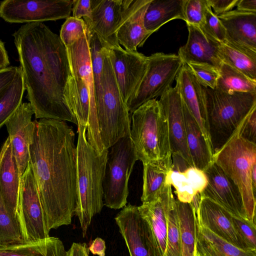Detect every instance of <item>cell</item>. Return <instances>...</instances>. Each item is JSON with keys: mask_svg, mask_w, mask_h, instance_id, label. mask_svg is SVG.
Instances as JSON below:
<instances>
[{"mask_svg": "<svg viewBox=\"0 0 256 256\" xmlns=\"http://www.w3.org/2000/svg\"><path fill=\"white\" fill-rule=\"evenodd\" d=\"M180 232L176 199L172 202L168 214L166 256H180Z\"/></svg>", "mask_w": 256, "mask_h": 256, "instance_id": "obj_39", "label": "cell"}, {"mask_svg": "<svg viewBox=\"0 0 256 256\" xmlns=\"http://www.w3.org/2000/svg\"><path fill=\"white\" fill-rule=\"evenodd\" d=\"M143 164V186L141 196L142 203L153 201L160 196L169 183L168 174L172 164L158 162Z\"/></svg>", "mask_w": 256, "mask_h": 256, "instance_id": "obj_34", "label": "cell"}, {"mask_svg": "<svg viewBox=\"0 0 256 256\" xmlns=\"http://www.w3.org/2000/svg\"><path fill=\"white\" fill-rule=\"evenodd\" d=\"M207 124L214 152L230 138L256 107V93L228 94L204 86Z\"/></svg>", "mask_w": 256, "mask_h": 256, "instance_id": "obj_5", "label": "cell"}, {"mask_svg": "<svg viewBox=\"0 0 256 256\" xmlns=\"http://www.w3.org/2000/svg\"><path fill=\"white\" fill-rule=\"evenodd\" d=\"M213 12L218 16L232 10L238 0H207Z\"/></svg>", "mask_w": 256, "mask_h": 256, "instance_id": "obj_47", "label": "cell"}, {"mask_svg": "<svg viewBox=\"0 0 256 256\" xmlns=\"http://www.w3.org/2000/svg\"><path fill=\"white\" fill-rule=\"evenodd\" d=\"M218 16L225 30V41L256 50V12L236 9Z\"/></svg>", "mask_w": 256, "mask_h": 256, "instance_id": "obj_25", "label": "cell"}, {"mask_svg": "<svg viewBox=\"0 0 256 256\" xmlns=\"http://www.w3.org/2000/svg\"><path fill=\"white\" fill-rule=\"evenodd\" d=\"M74 0H4L0 2V17L10 23L42 22L66 18Z\"/></svg>", "mask_w": 256, "mask_h": 256, "instance_id": "obj_11", "label": "cell"}, {"mask_svg": "<svg viewBox=\"0 0 256 256\" xmlns=\"http://www.w3.org/2000/svg\"><path fill=\"white\" fill-rule=\"evenodd\" d=\"M110 148L103 182L104 203L108 208L118 210L126 206L128 180L138 160L130 132Z\"/></svg>", "mask_w": 256, "mask_h": 256, "instance_id": "obj_8", "label": "cell"}, {"mask_svg": "<svg viewBox=\"0 0 256 256\" xmlns=\"http://www.w3.org/2000/svg\"><path fill=\"white\" fill-rule=\"evenodd\" d=\"M208 6L207 0H183V15L186 25L200 28L204 21Z\"/></svg>", "mask_w": 256, "mask_h": 256, "instance_id": "obj_41", "label": "cell"}, {"mask_svg": "<svg viewBox=\"0 0 256 256\" xmlns=\"http://www.w3.org/2000/svg\"><path fill=\"white\" fill-rule=\"evenodd\" d=\"M250 179L253 191L256 194V164H254L252 168Z\"/></svg>", "mask_w": 256, "mask_h": 256, "instance_id": "obj_53", "label": "cell"}, {"mask_svg": "<svg viewBox=\"0 0 256 256\" xmlns=\"http://www.w3.org/2000/svg\"><path fill=\"white\" fill-rule=\"evenodd\" d=\"M86 35L96 90L100 84L104 58L108 49L104 46L96 34L86 30Z\"/></svg>", "mask_w": 256, "mask_h": 256, "instance_id": "obj_38", "label": "cell"}, {"mask_svg": "<svg viewBox=\"0 0 256 256\" xmlns=\"http://www.w3.org/2000/svg\"><path fill=\"white\" fill-rule=\"evenodd\" d=\"M183 108L187 146L193 166L204 171L213 162V153L198 124L184 103Z\"/></svg>", "mask_w": 256, "mask_h": 256, "instance_id": "obj_28", "label": "cell"}, {"mask_svg": "<svg viewBox=\"0 0 256 256\" xmlns=\"http://www.w3.org/2000/svg\"><path fill=\"white\" fill-rule=\"evenodd\" d=\"M66 49L71 74L80 78L90 94V124L86 130V138L97 152L101 154L104 150L97 120L94 79L86 34Z\"/></svg>", "mask_w": 256, "mask_h": 256, "instance_id": "obj_12", "label": "cell"}, {"mask_svg": "<svg viewBox=\"0 0 256 256\" xmlns=\"http://www.w3.org/2000/svg\"><path fill=\"white\" fill-rule=\"evenodd\" d=\"M194 256H202L196 250V249L194 250Z\"/></svg>", "mask_w": 256, "mask_h": 256, "instance_id": "obj_54", "label": "cell"}, {"mask_svg": "<svg viewBox=\"0 0 256 256\" xmlns=\"http://www.w3.org/2000/svg\"><path fill=\"white\" fill-rule=\"evenodd\" d=\"M86 128L78 126L76 144L77 200L74 214L78 218L83 237L86 234L92 218L104 206L103 182L108 149L101 154L88 142Z\"/></svg>", "mask_w": 256, "mask_h": 256, "instance_id": "obj_3", "label": "cell"}, {"mask_svg": "<svg viewBox=\"0 0 256 256\" xmlns=\"http://www.w3.org/2000/svg\"><path fill=\"white\" fill-rule=\"evenodd\" d=\"M169 182L156 200L138 206L152 230L160 256H166L168 214L174 198Z\"/></svg>", "mask_w": 256, "mask_h": 256, "instance_id": "obj_21", "label": "cell"}, {"mask_svg": "<svg viewBox=\"0 0 256 256\" xmlns=\"http://www.w3.org/2000/svg\"><path fill=\"white\" fill-rule=\"evenodd\" d=\"M152 0H130L124 18L116 32L118 44L126 50L137 52L152 34L144 25V16Z\"/></svg>", "mask_w": 256, "mask_h": 256, "instance_id": "obj_22", "label": "cell"}, {"mask_svg": "<svg viewBox=\"0 0 256 256\" xmlns=\"http://www.w3.org/2000/svg\"><path fill=\"white\" fill-rule=\"evenodd\" d=\"M236 6L239 10L256 12V0H238Z\"/></svg>", "mask_w": 256, "mask_h": 256, "instance_id": "obj_51", "label": "cell"}, {"mask_svg": "<svg viewBox=\"0 0 256 256\" xmlns=\"http://www.w3.org/2000/svg\"><path fill=\"white\" fill-rule=\"evenodd\" d=\"M18 220L24 241H36L50 236L30 162L21 178Z\"/></svg>", "mask_w": 256, "mask_h": 256, "instance_id": "obj_10", "label": "cell"}, {"mask_svg": "<svg viewBox=\"0 0 256 256\" xmlns=\"http://www.w3.org/2000/svg\"><path fill=\"white\" fill-rule=\"evenodd\" d=\"M89 250L86 243L73 242L67 251V256H88Z\"/></svg>", "mask_w": 256, "mask_h": 256, "instance_id": "obj_50", "label": "cell"}, {"mask_svg": "<svg viewBox=\"0 0 256 256\" xmlns=\"http://www.w3.org/2000/svg\"><path fill=\"white\" fill-rule=\"evenodd\" d=\"M0 256H67L62 241L58 238L32 242L0 244Z\"/></svg>", "mask_w": 256, "mask_h": 256, "instance_id": "obj_27", "label": "cell"}, {"mask_svg": "<svg viewBox=\"0 0 256 256\" xmlns=\"http://www.w3.org/2000/svg\"><path fill=\"white\" fill-rule=\"evenodd\" d=\"M130 136L142 164H172L167 120L158 100H150L132 113Z\"/></svg>", "mask_w": 256, "mask_h": 256, "instance_id": "obj_4", "label": "cell"}, {"mask_svg": "<svg viewBox=\"0 0 256 256\" xmlns=\"http://www.w3.org/2000/svg\"><path fill=\"white\" fill-rule=\"evenodd\" d=\"M182 4L183 0H152L144 16L146 29L152 34L172 20H184Z\"/></svg>", "mask_w": 256, "mask_h": 256, "instance_id": "obj_31", "label": "cell"}, {"mask_svg": "<svg viewBox=\"0 0 256 256\" xmlns=\"http://www.w3.org/2000/svg\"><path fill=\"white\" fill-rule=\"evenodd\" d=\"M21 178L8 136L0 152V192L6 207L18 219Z\"/></svg>", "mask_w": 256, "mask_h": 256, "instance_id": "obj_23", "label": "cell"}, {"mask_svg": "<svg viewBox=\"0 0 256 256\" xmlns=\"http://www.w3.org/2000/svg\"><path fill=\"white\" fill-rule=\"evenodd\" d=\"M158 100L167 120L172 156L180 157L194 166L186 143L183 103L176 88L170 87Z\"/></svg>", "mask_w": 256, "mask_h": 256, "instance_id": "obj_17", "label": "cell"}, {"mask_svg": "<svg viewBox=\"0 0 256 256\" xmlns=\"http://www.w3.org/2000/svg\"><path fill=\"white\" fill-rule=\"evenodd\" d=\"M86 34V26L82 18L69 16L62 26L60 37L66 48L83 37Z\"/></svg>", "mask_w": 256, "mask_h": 256, "instance_id": "obj_40", "label": "cell"}, {"mask_svg": "<svg viewBox=\"0 0 256 256\" xmlns=\"http://www.w3.org/2000/svg\"><path fill=\"white\" fill-rule=\"evenodd\" d=\"M21 70L20 67L9 66L0 69V92L8 86Z\"/></svg>", "mask_w": 256, "mask_h": 256, "instance_id": "obj_48", "label": "cell"}, {"mask_svg": "<svg viewBox=\"0 0 256 256\" xmlns=\"http://www.w3.org/2000/svg\"><path fill=\"white\" fill-rule=\"evenodd\" d=\"M232 220L237 233L249 248L256 250V222L247 219L236 217L232 214Z\"/></svg>", "mask_w": 256, "mask_h": 256, "instance_id": "obj_44", "label": "cell"}, {"mask_svg": "<svg viewBox=\"0 0 256 256\" xmlns=\"http://www.w3.org/2000/svg\"><path fill=\"white\" fill-rule=\"evenodd\" d=\"M64 96L78 124L87 128L90 116V98L88 90L80 78L71 74L66 86Z\"/></svg>", "mask_w": 256, "mask_h": 256, "instance_id": "obj_32", "label": "cell"}, {"mask_svg": "<svg viewBox=\"0 0 256 256\" xmlns=\"http://www.w3.org/2000/svg\"><path fill=\"white\" fill-rule=\"evenodd\" d=\"M26 90L22 71L0 92V128L22 103Z\"/></svg>", "mask_w": 256, "mask_h": 256, "instance_id": "obj_36", "label": "cell"}, {"mask_svg": "<svg viewBox=\"0 0 256 256\" xmlns=\"http://www.w3.org/2000/svg\"><path fill=\"white\" fill-rule=\"evenodd\" d=\"M196 248L204 256H256V250L236 247L212 233L198 220Z\"/></svg>", "mask_w": 256, "mask_h": 256, "instance_id": "obj_29", "label": "cell"}, {"mask_svg": "<svg viewBox=\"0 0 256 256\" xmlns=\"http://www.w3.org/2000/svg\"><path fill=\"white\" fill-rule=\"evenodd\" d=\"M204 172L208 182L200 196L220 205L232 216L248 220L241 193L234 182L214 162Z\"/></svg>", "mask_w": 256, "mask_h": 256, "instance_id": "obj_15", "label": "cell"}, {"mask_svg": "<svg viewBox=\"0 0 256 256\" xmlns=\"http://www.w3.org/2000/svg\"></svg>", "mask_w": 256, "mask_h": 256, "instance_id": "obj_55", "label": "cell"}, {"mask_svg": "<svg viewBox=\"0 0 256 256\" xmlns=\"http://www.w3.org/2000/svg\"><path fill=\"white\" fill-rule=\"evenodd\" d=\"M240 134L244 140L256 144V107L242 122Z\"/></svg>", "mask_w": 256, "mask_h": 256, "instance_id": "obj_45", "label": "cell"}, {"mask_svg": "<svg viewBox=\"0 0 256 256\" xmlns=\"http://www.w3.org/2000/svg\"><path fill=\"white\" fill-rule=\"evenodd\" d=\"M96 116L104 150L130 132V113L122 99L109 58H104L100 84L95 90Z\"/></svg>", "mask_w": 256, "mask_h": 256, "instance_id": "obj_6", "label": "cell"}, {"mask_svg": "<svg viewBox=\"0 0 256 256\" xmlns=\"http://www.w3.org/2000/svg\"><path fill=\"white\" fill-rule=\"evenodd\" d=\"M13 36L36 118L78 126L64 96L71 72L67 49L60 36L42 22H31L22 25Z\"/></svg>", "mask_w": 256, "mask_h": 256, "instance_id": "obj_1", "label": "cell"}, {"mask_svg": "<svg viewBox=\"0 0 256 256\" xmlns=\"http://www.w3.org/2000/svg\"><path fill=\"white\" fill-rule=\"evenodd\" d=\"M33 114L30 102L22 103L5 123L21 177L30 162L29 148L34 128Z\"/></svg>", "mask_w": 256, "mask_h": 256, "instance_id": "obj_18", "label": "cell"}, {"mask_svg": "<svg viewBox=\"0 0 256 256\" xmlns=\"http://www.w3.org/2000/svg\"><path fill=\"white\" fill-rule=\"evenodd\" d=\"M187 27L186 42L180 48L178 55L184 64H205L218 70L222 64L218 56L220 44L208 38L196 26L187 25Z\"/></svg>", "mask_w": 256, "mask_h": 256, "instance_id": "obj_24", "label": "cell"}, {"mask_svg": "<svg viewBox=\"0 0 256 256\" xmlns=\"http://www.w3.org/2000/svg\"><path fill=\"white\" fill-rule=\"evenodd\" d=\"M199 28L208 38L220 44L226 40L224 28L210 5L206 10L204 21Z\"/></svg>", "mask_w": 256, "mask_h": 256, "instance_id": "obj_42", "label": "cell"}, {"mask_svg": "<svg viewBox=\"0 0 256 256\" xmlns=\"http://www.w3.org/2000/svg\"><path fill=\"white\" fill-rule=\"evenodd\" d=\"M22 241L18 220L10 212L0 192V244Z\"/></svg>", "mask_w": 256, "mask_h": 256, "instance_id": "obj_37", "label": "cell"}, {"mask_svg": "<svg viewBox=\"0 0 256 256\" xmlns=\"http://www.w3.org/2000/svg\"><path fill=\"white\" fill-rule=\"evenodd\" d=\"M218 72L215 89L228 94L256 93V81L227 64L222 62Z\"/></svg>", "mask_w": 256, "mask_h": 256, "instance_id": "obj_35", "label": "cell"}, {"mask_svg": "<svg viewBox=\"0 0 256 256\" xmlns=\"http://www.w3.org/2000/svg\"><path fill=\"white\" fill-rule=\"evenodd\" d=\"M109 58L118 85L125 103L134 94L147 67L148 56L121 46L109 50Z\"/></svg>", "mask_w": 256, "mask_h": 256, "instance_id": "obj_16", "label": "cell"}, {"mask_svg": "<svg viewBox=\"0 0 256 256\" xmlns=\"http://www.w3.org/2000/svg\"><path fill=\"white\" fill-rule=\"evenodd\" d=\"M30 163L48 228L71 224L77 200L76 146L72 127L66 122L34 120Z\"/></svg>", "mask_w": 256, "mask_h": 256, "instance_id": "obj_2", "label": "cell"}, {"mask_svg": "<svg viewBox=\"0 0 256 256\" xmlns=\"http://www.w3.org/2000/svg\"><path fill=\"white\" fill-rule=\"evenodd\" d=\"M186 64L203 86L215 89L219 76L217 68L205 64L189 63Z\"/></svg>", "mask_w": 256, "mask_h": 256, "instance_id": "obj_43", "label": "cell"}, {"mask_svg": "<svg viewBox=\"0 0 256 256\" xmlns=\"http://www.w3.org/2000/svg\"><path fill=\"white\" fill-rule=\"evenodd\" d=\"M9 64V58L4 44L0 40V69L8 67Z\"/></svg>", "mask_w": 256, "mask_h": 256, "instance_id": "obj_52", "label": "cell"}, {"mask_svg": "<svg viewBox=\"0 0 256 256\" xmlns=\"http://www.w3.org/2000/svg\"><path fill=\"white\" fill-rule=\"evenodd\" d=\"M174 86L181 99L198 124L214 154L207 124L204 86L198 82L188 65L183 64Z\"/></svg>", "mask_w": 256, "mask_h": 256, "instance_id": "obj_20", "label": "cell"}, {"mask_svg": "<svg viewBox=\"0 0 256 256\" xmlns=\"http://www.w3.org/2000/svg\"><path fill=\"white\" fill-rule=\"evenodd\" d=\"M180 232V256H194L196 243L197 218L196 204L176 199Z\"/></svg>", "mask_w": 256, "mask_h": 256, "instance_id": "obj_33", "label": "cell"}, {"mask_svg": "<svg viewBox=\"0 0 256 256\" xmlns=\"http://www.w3.org/2000/svg\"><path fill=\"white\" fill-rule=\"evenodd\" d=\"M168 180L175 189L176 199L184 203H191L208 182L204 172L194 166H188L182 170L172 169Z\"/></svg>", "mask_w": 256, "mask_h": 256, "instance_id": "obj_26", "label": "cell"}, {"mask_svg": "<svg viewBox=\"0 0 256 256\" xmlns=\"http://www.w3.org/2000/svg\"><path fill=\"white\" fill-rule=\"evenodd\" d=\"M130 0H92V14L83 19L86 30L96 34L104 46L110 50L120 46L116 32Z\"/></svg>", "mask_w": 256, "mask_h": 256, "instance_id": "obj_14", "label": "cell"}, {"mask_svg": "<svg viewBox=\"0 0 256 256\" xmlns=\"http://www.w3.org/2000/svg\"><path fill=\"white\" fill-rule=\"evenodd\" d=\"M72 17L80 19L89 18L92 14V0H74Z\"/></svg>", "mask_w": 256, "mask_h": 256, "instance_id": "obj_46", "label": "cell"}, {"mask_svg": "<svg viewBox=\"0 0 256 256\" xmlns=\"http://www.w3.org/2000/svg\"><path fill=\"white\" fill-rule=\"evenodd\" d=\"M218 56L222 62L256 81V50L224 41L220 44Z\"/></svg>", "mask_w": 256, "mask_h": 256, "instance_id": "obj_30", "label": "cell"}, {"mask_svg": "<svg viewBox=\"0 0 256 256\" xmlns=\"http://www.w3.org/2000/svg\"><path fill=\"white\" fill-rule=\"evenodd\" d=\"M88 249L93 254L105 256L106 242L102 238H96L92 242Z\"/></svg>", "mask_w": 256, "mask_h": 256, "instance_id": "obj_49", "label": "cell"}, {"mask_svg": "<svg viewBox=\"0 0 256 256\" xmlns=\"http://www.w3.org/2000/svg\"><path fill=\"white\" fill-rule=\"evenodd\" d=\"M242 122L228 141L214 152L212 159L238 186L247 218L256 222V194L252 190L250 174L256 164V144L240 136Z\"/></svg>", "mask_w": 256, "mask_h": 256, "instance_id": "obj_7", "label": "cell"}, {"mask_svg": "<svg viewBox=\"0 0 256 256\" xmlns=\"http://www.w3.org/2000/svg\"><path fill=\"white\" fill-rule=\"evenodd\" d=\"M114 220L130 256H160L150 228L138 206H126Z\"/></svg>", "mask_w": 256, "mask_h": 256, "instance_id": "obj_13", "label": "cell"}, {"mask_svg": "<svg viewBox=\"0 0 256 256\" xmlns=\"http://www.w3.org/2000/svg\"><path fill=\"white\" fill-rule=\"evenodd\" d=\"M197 220L212 233L244 250H250L237 233L232 214L208 198L197 194L194 198Z\"/></svg>", "mask_w": 256, "mask_h": 256, "instance_id": "obj_19", "label": "cell"}, {"mask_svg": "<svg viewBox=\"0 0 256 256\" xmlns=\"http://www.w3.org/2000/svg\"><path fill=\"white\" fill-rule=\"evenodd\" d=\"M184 62L174 54L156 52L148 56L147 67L136 90L126 103L130 114L146 102L160 96L176 80Z\"/></svg>", "mask_w": 256, "mask_h": 256, "instance_id": "obj_9", "label": "cell"}]
</instances>
